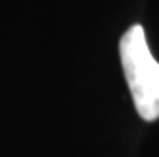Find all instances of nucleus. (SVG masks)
<instances>
[{"label":"nucleus","mask_w":159,"mask_h":157,"mask_svg":"<svg viewBox=\"0 0 159 157\" xmlns=\"http://www.w3.org/2000/svg\"><path fill=\"white\" fill-rule=\"evenodd\" d=\"M119 57L138 115L144 121L159 119V63L150 51L142 25H133L121 36Z\"/></svg>","instance_id":"1"}]
</instances>
